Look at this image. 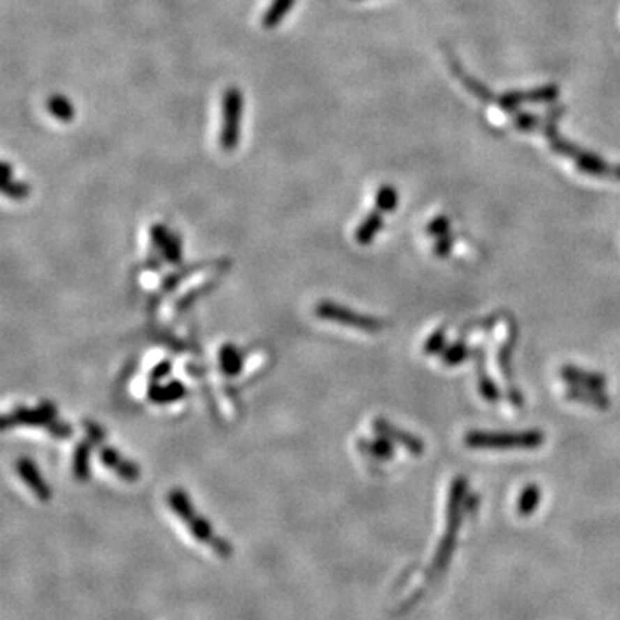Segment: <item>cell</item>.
I'll list each match as a JSON object with an SVG mask.
<instances>
[{
  "mask_svg": "<svg viewBox=\"0 0 620 620\" xmlns=\"http://www.w3.org/2000/svg\"><path fill=\"white\" fill-rule=\"evenodd\" d=\"M545 443V432L539 429L529 431H469L464 445L472 450H534Z\"/></svg>",
  "mask_w": 620,
  "mask_h": 620,
  "instance_id": "obj_1",
  "label": "cell"
},
{
  "mask_svg": "<svg viewBox=\"0 0 620 620\" xmlns=\"http://www.w3.org/2000/svg\"><path fill=\"white\" fill-rule=\"evenodd\" d=\"M241 116H243V93L240 88H227L222 95V124L219 130V146L231 152L240 143Z\"/></svg>",
  "mask_w": 620,
  "mask_h": 620,
  "instance_id": "obj_2",
  "label": "cell"
},
{
  "mask_svg": "<svg viewBox=\"0 0 620 620\" xmlns=\"http://www.w3.org/2000/svg\"><path fill=\"white\" fill-rule=\"evenodd\" d=\"M315 315H319V319H322V321L338 322V324L348 326V328L362 329L365 333H379L386 328V322L381 321V319L336 305L335 302L319 303L315 307Z\"/></svg>",
  "mask_w": 620,
  "mask_h": 620,
  "instance_id": "obj_3",
  "label": "cell"
},
{
  "mask_svg": "<svg viewBox=\"0 0 620 620\" xmlns=\"http://www.w3.org/2000/svg\"><path fill=\"white\" fill-rule=\"evenodd\" d=\"M507 324H508V336L507 340L504 341L500 348L497 351V364L500 367L501 370V376L504 379L507 381V388H508V402L512 403L513 407L520 409L524 405V396L519 391V388L515 386V379H513V367H512V358H513V350H515V343H517V324L513 319H507Z\"/></svg>",
  "mask_w": 620,
  "mask_h": 620,
  "instance_id": "obj_4",
  "label": "cell"
},
{
  "mask_svg": "<svg viewBox=\"0 0 620 620\" xmlns=\"http://www.w3.org/2000/svg\"><path fill=\"white\" fill-rule=\"evenodd\" d=\"M465 498H467V479L464 476H457L450 484L448 504H446V531L445 534L457 538L460 529L462 517H464Z\"/></svg>",
  "mask_w": 620,
  "mask_h": 620,
  "instance_id": "obj_5",
  "label": "cell"
},
{
  "mask_svg": "<svg viewBox=\"0 0 620 620\" xmlns=\"http://www.w3.org/2000/svg\"><path fill=\"white\" fill-rule=\"evenodd\" d=\"M57 421V410L52 403L43 402L36 409H24L20 407L3 419V428H9L10 424L16 425H45L49 428L50 424Z\"/></svg>",
  "mask_w": 620,
  "mask_h": 620,
  "instance_id": "obj_6",
  "label": "cell"
},
{
  "mask_svg": "<svg viewBox=\"0 0 620 620\" xmlns=\"http://www.w3.org/2000/svg\"><path fill=\"white\" fill-rule=\"evenodd\" d=\"M374 431H376L377 434L388 438L390 441L396 443V445H402L403 448H405L407 451H410L412 455H417V457H419V455L424 453L425 445L419 436L396 428V425L391 424L390 421L376 419L374 421Z\"/></svg>",
  "mask_w": 620,
  "mask_h": 620,
  "instance_id": "obj_7",
  "label": "cell"
},
{
  "mask_svg": "<svg viewBox=\"0 0 620 620\" xmlns=\"http://www.w3.org/2000/svg\"><path fill=\"white\" fill-rule=\"evenodd\" d=\"M16 471L17 474H20V478L24 481V484H27L29 490L35 493V497L38 498L40 501H49L50 498H52V491H50L49 484L45 483V479H43L42 474H40L35 462L29 460L27 457L17 458Z\"/></svg>",
  "mask_w": 620,
  "mask_h": 620,
  "instance_id": "obj_8",
  "label": "cell"
},
{
  "mask_svg": "<svg viewBox=\"0 0 620 620\" xmlns=\"http://www.w3.org/2000/svg\"><path fill=\"white\" fill-rule=\"evenodd\" d=\"M559 374L570 386L589 388V390H605V386H607V377L603 374L582 369V367L577 365H562Z\"/></svg>",
  "mask_w": 620,
  "mask_h": 620,
  "instance_id": "obj_9",
  "label": "cell"
},
{
  "mask_svg": "<svg viewBox=\"0 0 620 620\" xmlns=\"http://www.w3.org/2000/svg\"><path fill=\"white\" fill-rule=\"evenodd\" d=\"M471 358H474L476 362V374H478V388H479V393L486 398V402L490 403H497L500 400V390H498L497 383L487 376V369H486V351H484L483 347H476L472 348L471 351Z\"/></svg>",
  "mask_w": 620,
  "mask_h": 620,
  "instance_id": "obj_10",
  "label": "cell"
},
{
  "mask_svg": "<svg viewBox=\"0 0 620 620\" xmlns=\"http://www.w3.org/2000/svg\"><path fill=\"white\" fill-rule=\"evenodd\" d=\"M150 236H152L156 247L162 252L167 260L174 264L181 260V240L178 238V234L169 231V227L162 225L152 226L150 227Z\"/></svg>",
  "mask_w": 620,
  "mask_h": 620,
  "instance_id": "obj_11",
  "label": "cell"
},
{
  "mask_svg": "<svg viewBox=\"0 0 620 620\" xmlns=\"http://www.w3.org/2000/svg\"><path fill=\"white\" fill-rule=\"evenodd\" d=\"M557 93H559V88L557 86H543L529 91H513V93L504 95L498 100V104L504 109H517L520 104H526V102L553 100L557 97Z\"/></svg>",
  "mask_w": 620,
  "mask_h": 620,
  "instance_id": "obj_12",
  "label": "cell"
},
{
  "mask_svg": "<svg viewBox=\"0 0 620 620\" xmlns=\"http://www.w3.org/2000/svg\"><path fill=\"white\" fill-rule=\"evenodd\" d=\"M100 460L105 467H109L111 471L116 472L119 478L131 481V483L140 478V467H137L133 462L121 457V455L117 453V450L111 448V446H105V448L100 450Z\"/></svg>",
  "mask_w": 620,
  "mask_h": 620,
  "instance_id": "obj_13",
  "label": "cell"
},
{
  "mask_svg": "<svg viewBox=\"0 0 620 620\" xmlns=\"http://www.w3.org/2000/svg\"><path fill=\"white\" fill-rule=\"evenodd\" d=\"M565 396L570 402L582 403V405L593 407V409L598 410H605L610 407V398L603 393V390H589V388H579L568 384V388L565 390Z\"/></svg>",
  "mask_w": 620,
  "mask_h": 620,
  "instance_id": "obj_14",
  "label": "cell"
},
{
  "mask_svg": "<svg viewBox=\"0 0 620 620\" xmlns=\"http://www.w3.org/2000/svg\"><path fill=\"white\" fill-rule=\"evenodd\" d=\"M383 227V216H381V211L377 212H370L364 218V221L357 226L355 229L354 238L358 245H369L372 243L374 238L377 236V233L381 231Z\"/></svg>",
  "mask_w": 620,
  "mask_h": 620,
  "instance_id": "obj_15",
  "label": "cell"
},
{
  "mask_svg": "<svg viewBox=\"0 0 620 620\" xmlns=\"http://www.w3.org/2000/svg\"><path fill=\"white\" fill-rule=\"evenodd\" d=\"M361 450L364 451L367 457H372L376 460H391L393 458V441H390L384 436L377 434V438L372 439V441H365V439H361Z\"/></svg>",
  "mask_w": 620,
  "mask_h": 620,
  "instance_id": "obj_16",
  "label": "cell"
},
{
  "mask_svg": "<svg viewBox=\"0 0 620 620\" xmlns=\"http://www.w3.org/2000/svg\"><path fill=\"white\" fill-rule=\"evenodd\" d=\"M541 504V487L538 484H527L519 494L517 500V513L520 517H529L536 512Z\"/></svg>",
  "mask_w": 620,
  "mask_h": 620,
  "instance_id": "obj_17",
  "label": "cell"
},
{
  "mask_svg": "<svg viewBox=\"0 0 620 620\" xmlns=\"http://www.w3.org/2000/svg\"><path fill=\"white\" fill-rule=\"evenodd\" d=\"M296 0H273L262 16V27L266 29L276 28L286 17V14L295 7Z\"/></svg>",
  "mask_w": 620,
  "mask_h": 620,
  "instance_id": "obj_18",
  "label": "cell"
},
{
  "mask_svg": "<svg viewBox=\"0 0 620 620\" xmlns=\"http://www.w3.org/2000/svg\"><path fill=\"white\" fill-rule=\"evenodd\" d=\"M47 111H49L50 116L62 121V123H69V121L75 119V105L64 95H52L47 100Z\"/></svg>",
  "mask_w": 620,
  "mask_h": 620,
  "instance_id": "obj_19",
  "label": "cell"
},
{
  "mask_svg": "<svg viewBox=\"0 0 620 620\" xmlns=\"http://www.w3.org/2000/svg\"><path fill=\"white\" fill-rule=\"evenodd\" d=\"M471 351L472 348H469V345L465 343L464 338H460L458 341H455L453 345H448V347H446L439 355H441L443 364L455 367L467 361V358L471 357Z\"/></svg>",
  "mask_w": 620,
  "mask_h": 620,
  "instance_id": "obj_20",
  "label": "cell"
},
{
  "mask_svg": "<svg viewBox=\"0 0 620 620\" xmlns=\"http://www.w3.org/2000/svg\"><path fill=\"white\" fill-rule=\"evenodd\" d=\"M167 501H169V507L172 512H174L179 519L185 520V522L193 515V513H195V508H193L188 494H186L183 490H172L169 497H167Z\"/></svg>",
  "mask_w": 620,
  "mask_h": 620,
  "instance_id": "obj_21",
  "label": "cell"
},
{
  "mask_svg": "<svg viewBox=\"0 0 620 620\" xmlns=\"http://www.w3.org/2000/svg\"><path fill=\"white\" fill-rule=\"evenodd\" d=\"M90 445L88 443H80L78 448L75 451V458H73V472H75V478L80 481H86L90 476Z\"/></svg>",
  "mask_w": 620,
  "mask_h": 620,
  "instance_id": "obj_22",
  "label": "cell"
},
{
  "mask_svg": "<svg viewBox=\"0 0 620 620\" xmlns=\"http://www.w3.org/2000/svg\"><path fill=\"white\" fill-rule=\"evenodd\" d=\"M241 362L243 361H241L240 351L234 347H231V345H226L221 350V367L226 376H236L241 369Z\"/></svg>",
  "mask_w": 620,
  "mask_h": 620,
  "instance_id": "obj_23",
  "label": "cell"
},
{
  "mask_svg": "<svg viewBox=\"0 0 620 620\" xmlns=\"http://www.w3.org/2000/svg\"><path fill=\"white\" fill-rule=\"evenodd\" d=\"M398 205V193L391 185H383L376 193V207L381 212H393Z\"/></svg>",
  "mask_w": 620,
  "mask_h": 620,
  "instance_id": "obj_24",
  "label": "cell"
},
{
  "mask_svg": "<svg viewBox=\"0 0 620 620\" xmlns=\"http://www.w3.org/2000/svg\"><path fill=\"white\" fill-rule=\"evenodd\" d=\"M446 348V329L439 328L425 340L423 351L425 355H438Z\"/></svg>",
  "mask_w": 620,
  "mask_h": 620,
  "instance_id": "obj_25",
  "label": "cell"
},
{
  "mask_svg": "<svg viewBox=\"0 0 620 620\" xmlns=\"http://www.w3.org/2000/svg\"><path fill=\"white\" fill-rule=\"evenodd\" d=\"M498 319H500L498 317V314H493L487 315V317L484 319H478V321L467 322V324H464L460 328V338H465V336L471 335V333L474 331H490V329L497 324Z\"/></svg>",
  "mask_w": 620,
  "mask_h": 620,
  "instance_id": "obj_26",
  "label": "cell"
},
{
  "mask_svg": "<svg viewBox=\"0 0 620 620\" xmlns=\"http://www.w3.org/2000/svg\"><path fill=\"white\" fill-rule=\"evenodd\" d=\"M2 192L3 195L13 198V200H24L29 195V192H31V188H29V185H27V183L9 179V181L3 183Z\"/></svg>",
  "mask_w": 620,
  "mask_h": 620,
  "instance_id": "obj_27",
  "label": "cell"
},
{
  "mask_svg": "<svg viewBox=\"0 0 620 620\" xmlns=\"http://www.w3.org/2000/svg\"><path fill=\"white\" fill-rule=\"evenodd\" d=\"M183 393H185V388H183L181 383H172L171 386L164 388V390H157L156 398H159L160 402H172V400L179 398Z\"/></svg>",
  "mask_w": 620,
  "mask_h": 620,
  "instance_id": "obj_28",
  "label": "cell"
},
{
  "mask_svg": "<svg viewBox=\"0 0 620 620\" xmlns=\"http://www.w3.org/2000/svg\"><path fill=\"white\" fill-rule=\"evenodd\" d=\"M428 233L431 236H443V234L450 233V219L446 216H439V218L432 219L431 225L428 226Z\"/></svg>",
  "mask_w": 620,
  "mask_h": 620,
  "instance_id": "obj_29",
  "label": "cell"
},
{
  "mask_svg": "<svg viewBox=\"0 0 620 620\" xmlns=\"http://www.w3.org/2000/svg\"><path fill=\"white\" fill-rule=\"evenodd\" d=\"M453 241L455 238L450 233L438 236L434 243V254L438 257H448L451 254V248H453Z\"/></svg>",
  "mask_w": 620,
  "mask_h": 620,
  "instance_id": "obj_30",
  "label": "cell"
},
{
  "mask_svg": "<svg viewBox=\"0 0 620 620\" xmlns=\"http://www.w3.org/2000/svg\"><path fill=\"white\" fill-rule=\"evenodd\" d=\"M538 123L539 121L536 119L534 116H531V114H520V116L515 117V126L524 131L536 130V128H538Z\"/></svg>",
  "mask_w": 620,
  "mask_h": 620,
  "instance_id": "obj_31",
  "label": "cell"
}]
</instances>
